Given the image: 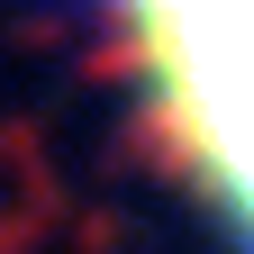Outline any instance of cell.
Segmentation results:
<instances>
[{"label":"cell","mask_w":254,"mask_h":254,"mask_svg":"<svg viewBox=\"0 0 254 254\" xmlns=\"http://www.w3.org/2000/svg\"><path fill=\"white\" fill-rule=\"evenodd\" d=\"M190 173L254 245V0H127Z\"/></svg>","instance_id":"1"}]
</instances>
